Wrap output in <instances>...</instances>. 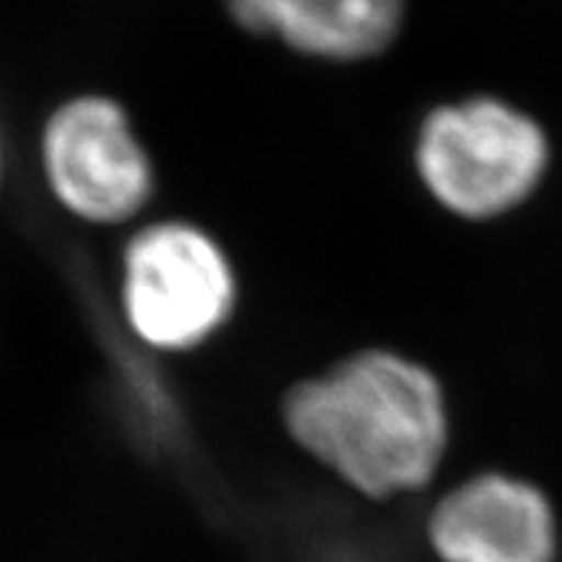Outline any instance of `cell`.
<instances>
[{
	"label": "cell",
	"mask_w": 562,
	"mask_h": 562,
	"mask_svg": "<svg viewBox=\"0 0 562 562\" xmlns=\"http://www.w3.org/2000/svg\"><path fill=\"white\" fill-rule=\"evenodd\" d=\"M299 451L364 499L387 503L437 480L451 448V407L437 370L393 348L341 356L281 400Z\"/></svg>",
	"instance_id": "1"
},
{
	"label": "cell",
	"mask_w": 562,
	"mask_h": 562,
	"mask_svg": "<svg viewBox=\"0 0 562 562\" xmlns=\"http://www.w3.org/2000/svg\"><path fill=\"white\" fill-rule=\"evenodd\" d=\"M548 164L551 144L540 121L496 95L445 101L416 130L422 190L462 222H494L522 207Z\"/></svg>",
	"instance_id": "2"
},
{
	"label": "cell",
	"mask_w": 562,
	"mask_h": 562,
	"mask_svg": "<svg viewBox=\"0 0 562 562\" xmlns=\"http://www.w3.org/2000/svg\"><path fill=\"white\" fill-rule=\"evenodd\" d=\"M236 265L218 238L187 218L135 229L121 252V313L158 353H190L236 316Z\"/></svg>",
	"instance_id": "3"
},
{
	"label": "cell",
	"mask_w": 562,
	"mask_h": 562,
	"mask_svg": "<svg viewBox=\"0 0 562 562\" xmlns=\"http://www.w3.org/2000/svg\"><path fill=\"white\" fill-rule=\"evenodd\" d=\"M49 193L69 215L98 227L133 222L156 195V164L121 101L101 92L69 98L41 135Z\"/></svg>",
	"instance_id": "4"
},
{
	"label": "cell",
	"mask_w": 562,
	"mask_h": 562,
	"mask_svg": "<svg viewBox=\"0 0 562 562\" xmlns=\"http://www.w3.org/2000/svg\"><path fill=\"white\" fill-rule=\"evenodd\" d=\"M439 562H557L554 505L522 476L480 471L439 494L425 519Z\"/></svg>",
	"instance_id": "5"
},
{
	"label": "cell",
	"mask_w": 562,
	"mask_h": 562,
	"mask_svg": "<svg viewBox=\"0 0 562 562\" xmlns=\"http://www.w3.org/2000/svg\"><path fill=\"white\" fill-rule=\"evenodd\" d=\"M241 30L330 64L382 55L405 21V0H227Z\"/></svg>",
	"instance_id": "6"
},
{
	"label": "cell",
	"mask_w": 562,
	"mask_h": 562,
	"mask_svg": "<svg viewBox=\"0 0 562 562\" xmlns=\"http://www.w3.org/2000/svg\"><path fill=\"white\" fill-rule=\"evenodd\" d=\"M0 178H3V144H0Z\"/></svg>",
	"instance_id": "7"
}]
</instances>
